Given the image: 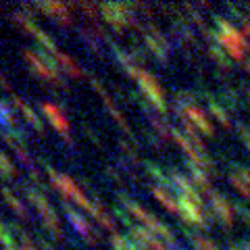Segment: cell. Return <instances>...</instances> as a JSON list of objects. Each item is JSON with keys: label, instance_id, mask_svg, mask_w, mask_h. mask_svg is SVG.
I'll return each mask as SVG.
<instances>
[{"label": "cell", "instance_id": "obj_1", "mask_svg": "<svg viewBox=\"0 0 250 250\" xmlns=\"http://www.w3.org/2000/svg\"><path fill=\"white\" fill-rule=\"evenodd\" d=\"M23 57L27 59L36 77H40L44 82H52L54 85H65V82H62V77L59 73V62L54 57H50L48 50L23 48Z\"/></svg>", "mask_w": 250, "mask_h": 250}, {"label": "cell", "instance_id": "obj_2", "mask_svg": "<svg viewBox=\"0 0 250 250\" xmlns=\"http://www.w3.org/2000/svg\"><path fill=\"white\" fill-rule=\"evenodd\" d=\"M23 192H25V198L29 200V205L34 207L38 210V215L42 217V223H44V228L48 229L50 233L57 240H62V229H61V225H59V217H57V210L52 208L50 205V200H46V196L42 192H38L36 188H31V186H25L23 184Z\"/></svg>", "mask_w": 250, "mask_h": 250}, {"label": "cell", "instance_id": "obj_3", "mask_svg": "<svg viewBox=\"0 0 250 250\" xmlns=\"http://www.w3.org/2000/svg\"><path fill=\"white\" fill-rule=\"evenodd\" d=\"M42 165H44L46 173H48V177H50V184L61 192V198H65V200H75L82 208H85V210L90 213V210H92V202L85 198V194L73 184V179L69 177V175H65V173H59V171H54V167H50L46 161H42Z\"/></svg>", "mask_w": 250, "mask_h": 250}, {"label": "cell", "instance_id": "obj_4", "mask_svg": "<svg viewBox=\"0 0 250 250\" xmlns=\"http://www.w3.org/2000/svg\"><path fill=\"white\" fill-rule=\"evenodd\" d=\"M100 15L115 29H123L125 25H134V4L131 2H103L98 4Z\"/></svg>", "mask_w": 250, "mask_h": 250}, {"label": "cell", "instance_id": "obj_5", "mask_svg": "<svg viewBox=\"0 0 250 250\" xmlns=\"http://www.w3.org/2000/svg\"><path fill=\"white\" fill-rule=\"evenodd\" d=\"M136 82H138L140 90H142V94L146 96L148 103H150V104L156 108V111L165 113V111H167L165 94H163L159 82H156V77L150 75V73H146V71H140V75H138V80H136Z\"/></svg>", "mask_w": 250, "mask_h": 250}, {"label": "cell", "instance_id": "obj_6", "mask_svg": "<svg viewBox=\"0 0 250 250\" xmlns=\"http://www.w3.org/2000/svg\"><path fill=\"white\" fill-rule=\"evenodd\" d=\"M217 27H219V42H221L225 48H228L229 54H233L236 59L242 57V50H244V38H242L240 31H236L228 21H223V19H217Z\"/></svg>", "mask_w": 250, "mask_h": 250}, {"label": "cell", "instance_id": "obj_7", "mask_svg": "<svg viewBox=\"0 0 250 250\" xmlns=\"http://www.w3.org/2000/svg\"><path fill=\"white\" fill-rule=\"evenodd\" d=\"M177 210L184 215L186 221L205 225V217H202V200L200 198H190V196H177Z\"/></svg>", "mask_w": 250, "mask_h": 250}, {"label": "cell", "instance_id": "obj_8", "mask_svg": "<svg viewBox=\"0 0 250 250\" xmlns=\"http://www.w3.org/2000/svg\"><path fill=\"white\" fill-rule=\"evenodd\" d=\"M42 108V113L44 117L50 121V125L54 127V131L57 134H61L62 138L67 140V142H71V136H69V121H67V117L62 115V111L57 106V104H52V103H42L40 104Z\"/></svg>", "mask_w": 250, "mask_h": 250}, {"label": "cell", "instance_id": "obj_9", "mask_svg": "<svg viewBox=\"0 0 250 250\" xmlns=\"http://www.w3.org/2000/svg\"><path fill=\"white\" fill-rule=\"evenodd\" d=\"M129 238L140 250H165V246L161 244V240L156 238L148 228H142V225L131 228L129 229Z\"/></svg>", "mask_w": 250, "mask_h": 250}, {"label": "cell", "instance_id": "obj_10", "mask_svg": "<svg viewBox=\"0 0 250 250\" xmlns=\"http://www.w3.org/2000/svg\"><path fill=\"white\" fill-rule=\"evenodd\" d=\"M119 202H121V205H123L125 208H127V213H129V215H134V217L138 219V221H142V223H144L150 231H154V228L161 223L154 215H150L146 208H142V207L138 205V202L131 200V198L127 196V194H119Z\"/></svg>", "mask_w": 250, "mask_h": 250}, {"label": "cell", "instance_id": "obj_11", "mask_svg": "<svg viewBox=\"0 0 250 250\" xmlns=\"http://www.w3.org/2000/svg\"><path fill=\"white\" fill-rule=\"evenodd\" d=\"M62 200V210H65V215H67V219H69V223L73 225V229L80 233V236H83L85 240L88 242H94V236H92V228H90V223L85 221V217H82L80 213H77V210L69 205V202L65 200V198H61Z\"/></svg>", "mask_w": 250, "mask_h": 250}, {"label": "cell", "instance_id": "obj_12", "mask_svg": "<svg viewBox=\"0 0 250 250\" xmlns=\"http://www.w3.org/2000/svg\"><path fill=\"white\" fill-rule=\"evenodd\" d=\"M144 42H146V46H148V50H150L156 59H161V61H165V59H167V50H169L167 40H165V36H163L156 27L146 29Z\"/></svg>", "mask_w": 250, "mask_h": 250}, {"label": "cell", "instance_id": "obj_13", "mask_svg": "<svg viewBox=\"0 0 250 250\" xmlns=\"http://www.w3.org/2000/svg\"><path fill=\"white\" fill-rule=\"evenodd\" d=\"M179 115H182V119L192 121L198 129H202V134H207V136L213 134V125H210V123L207 121L205 113H202L198 106H194V104H186V106H184V111H179Z\"/></svg>", "mask_w": 250, "mask_h": 250}, {"label": "cell", "instance_id": "obj_14", "mask_svg": "<svg viewBox=\"0 0 250 250\" xmlns=\"http://www.w3.org/2000/svg\"><path fill=\"white\" fill-rule=\"evenodd\" d=\"M11 104H13L15 108H19L21 115L25 117V121L38 131V134H44V125H42V121H40V117H38V113H36L29 104L23 103V98H19V96H11Z\"/></svg>", "mask_w": 250, "mask_h": 250}, {"label": "cell", "instance_id": "obj_15", "mask_svg": "<svg viewBox=\"0 0 250 250\" xmlns=\"http://www.w3.org/2000/svg\"><path fill=\"white\" fill-rule=\"evenodd\" d=\"M40 11H44L46 15H50V17H54L57 21H61L62 25H69L71 23V15H69L67 11V4H62V2H38L36 4Z\"/></svg>", "mask_w": 250, "mask_h": 250}, {"label": "cell", "instance_id": "obj_16", "mask_svg": "<svg viewBox=\"0 0 250 250\" xmlns=\"http://www.w3.org/2000/svg\"><path fill=\"white\" fill-rule=\"evenodd\" d=\"M90 82H92V85H94V88H96V90L100 92V96H103V100H104V106L108 108V113L113 115V119H115V121L119 123L121 127H123L125 131H127V134H129V125L125 123V119H123V117H121V113H119V108H117V106H115V103H113V98H111V96H108V94H106V90L103 88V85H100V82L96 80V77H90Z\"/></svg>", "mask_w": 250, "mask_h": 250}, {"label": "cell", "instance_id": "obj_17", "mask_svg": "<svg viewBox=\"0 0 250 250\" xmlns=\"http://www.w3.org/2000/svg\"><path fill=\"white\" fill-rule=\"evenodd\" d=\"M90 215L96 219V221L103 225L104 229H108L111 233H115V221H113V217L106 213V208H104V205L100 202L98 198H94V202H92V210H90Z\"/></svg>", "mask_w": 250, "mask_h": 250}, {"label": "cell", "instance_id": "obj_18", "mask_svg": "<svg viewBox=\"0 0 250 250\" xmlns=\"http://www.w3.org/2000/svg\"><path fill=\"white\" fill-rule=\"evenodd\" d=\"M210 205H213L217 217L221 219L225 225H229V223L233 221V217H231V207L228 205V200H225L221 194H215V192L210 194Z\"/></svg>", "mask_w": 250, "mask_h": 250}, {"label": "cell", "instance_id": "obj_19", "mask_svg": "<svg viewBox=\"0 0 250 250\" xmlns=\"http://www.w3.org/2000/svg\"><path fill=\"white\" fill-rule=\"evenodd\" d=\"M54 59H57V62H59V67L61 69H65V71L69 73V75H73V77H80L82 75V69H80V65H77V62L69 57V54H65L62 50H57L52 54Z\"/></svg>", "mask_w": 250, "mask_h": 250}, {"label": "cell", "instance_id": "obj_20", "mask_svg": "<svg viewBox=\"0 0 250 250\" xmlns=\"http://www.w3.org/2000/svg\"><path fill=\"white\" fill-rule=\"evenodd\" d=\"M0 194H2V198L6 200V205H9L13 210H15V213H17L21 219H27L29 217V213H27V208L25 207H23V202L17 198V196H15V194L11 192V188H2V190H0Z\"/></svg>", "mask_w": 250, "mask_h": 250}, {"label": "cell", "instance_id": "obj_21", "mask_svg": "<svg viewBox=\"0 0 250 250\" xmlns=\"http://www.w3.org/2000/svg\"><path fill=\"white\" fill-rule=\"evenodd\" d=\"M231 182H233V186H236L240 192H244V194H248V196H250V173L246 169H240V167L233 169Z\"/></svg>", "mask_w": 250, "mask_h": 250}, {"label": "cell", "instance_id": "obj_22", "mask_svg": "<svg viewBox=\"0 0 250 250\" xmlns=\"http://www.w3.org/2000/svg\"><path fill=\"white\" fill-rule=\"evenodd\" d=\"M150 192H152V196H154L156 200H159L163 207L171 210V213H175V210H177V200L171 198V196H169V192H165V190H163V188H159V186H152V188H150Z\"/></svg>", "mask_w": 250, "mask_h": 250}, {"label": "cell", "instance_id": "obj_23", "mask_svg": "<svg viewBox=\"0 0 250 250\" xmlns=\"http://www.w3.org/2000/svg\"><path fill=\"white\" fill-rule=\"evenodd\" d=\"M6 127H17V119H15L11 106L4 100H0V131Z\"/></svg>", "mask_w": 250, "mask_h": 250}, {"label": "cell", "instance_id": "obj_24", "mask_svg": "<svg viewBox=\"0 0 250 250\" xmlns=\"http://www.w3.org/2000/svg\"><path fill=\"white\" fill-rule=\"evenodd\" d=\"M111 244L115 250H140L134 242H131L129 236H121V233H111Z\"/></svg>", "mask_w": 250, "mask_h": 250}, {"label": "cell", "instance_id": "obj_25", "mask_svg": "<svg viewBox=\"0 0 250 250\" xmlns=\"http://www.w3.org/2000/svg\"><path fill=\"white\" fill-rule=\"evenodd\" d=\"M0 177H6V179L17 177V169H15V165L9 161V156H6L2 150H0Z\"/></svg>", "mask_w": 250, "mask_h": 250}, {"label": "cell", "instance_id": "obj_26", "mask_svg": "<svg viewBox=\"0 0 250 250\" xmlns=\"http://www.w3.org/2000/svg\"><path fill=\"white\" fill-rule=\"evenodd\" d=\"M190 173H192V177H194V182H196V186H200L202 190H208V179H207V175H205V171H202L196 163H192L190 161Z\"/></svg>", "mask_w": 250, "mask_h": 250}, {"label": "cell", "instance_id": "obj_27", "mask_svg": "<svg viewBox=\"0 0 250 250\" xmlns=\"http://www.w3.org/2000/svg\"><path fill=\"white\" fill-rule=\"evenodd\" d=\"M0 244H2L6 250L9 248H15L17 244H15V238H13V233H11V229L6 228L4 223H0Z\"/></svg>", "mask_w": 250, "mask_h": 250}, {"label": "cell", "instance_id": "obj_28", "mask_svg": "<svg viewBox=\"0 0 250 250\" xmlns=\"http://www.w3.org/2000/svg\"><path fill=\"white\" fill-rule=\"evenodd\" d=\"M192 242H194V246H196V250H217V246L210 240H207V238L192 236Z\"/></svg>", "mask_w": 250, "mask_h": 250}, {"label": "cell", "instance_id": "obj_29", "mask_svg": "<svg viewBox=\"0 0 250 250\" xmlns=\"http://www.w3.org/2000/svg\"><path fill=\"white\" fill-rule=\"evenodd\" d=\"M115 217H119V221L123 223V225H127V228L131 229V228H136V225L134 223H131V219H129V215L127 213H125V210L123 208H117L115 207Z\"/></svg>", "mask_w": 250, "mask_h": 250}, {"label": "cell", "instance_id": "obj_30", "mask_svg": "<svg viewBox=\"0 0 250 250\" xmlns=\"http://www.w3.org/2000/svg\"><path fill=\"white\" fill-rule=\"evenodd\" d=\"M38 242H40V246L44 248V250H54V246L50 244V242L48 240H46L44 236H38Z\"/></svg>", "mask_w": 250, "mask_h": 250}, {"label": "cell", "instance_id": "obj_31", "mask_svg": "<svg viewBox=\"0 0 250 250\" xmlns=\"http://www.w3.org/2000/svg\"><path fill=\"white\" fill-rule=\"evenodd\" d=\"M0 82H2V85H4V88H9V83H6V82L2 80V77H0Z\"/></svg>", "mask_w": 250, "mask_h": 250}, {"label": "cell", "instance_id": "obj_32", "mask_svg": "<svg viewBox=\"0 0 250 250\" xmlns=\"http://www.w3.org/2000/svg\"><path fill=\"white\" fill-rule=\"evenodd\" d=\"M231 250H238V248H231Z\"/></svg>", "mask_w": 250, "mask_h": 250}]
</instances>
